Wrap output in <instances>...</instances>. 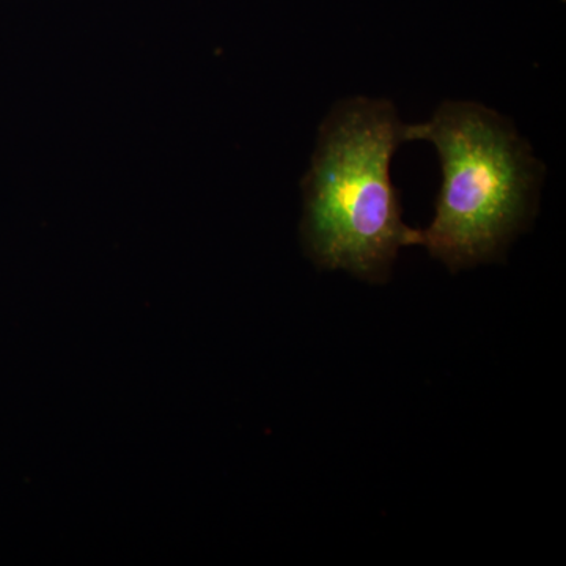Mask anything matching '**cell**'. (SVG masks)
I'll return each mask as SVG.
<instances>
[{"label":"cell","instance_id":"obj_1","mask_svg":"<svg viewBox=\"0 0 566 566\" xmlns=\"http://www.w3.org/2000/svg\"><path fill=\"white\" fill-rule=\"evenodd\" d=\"M401 142L405 125L390 103L349 99L324 122L304 182L305 241L322 266L381 281L398 249L420 243L390 180Z\"/></svg>","mask_w":566,"mask_h":566},{"label":"cell","instance_id":"obj_2","mask_svg":"<svg viewBox=\"0 0 566 566\" xmlns=\"http://www.w3.org/2000/svg\"><path fill=\"white\" fill-rule=\"evenodd\" d=\"M438 148L442 188L420 243L450 270L494 259L526 218L538 167L509 123L472 103H446L405 142Z\"/></svg>","mask_w":566,"mask_h":566}]
</instances>
